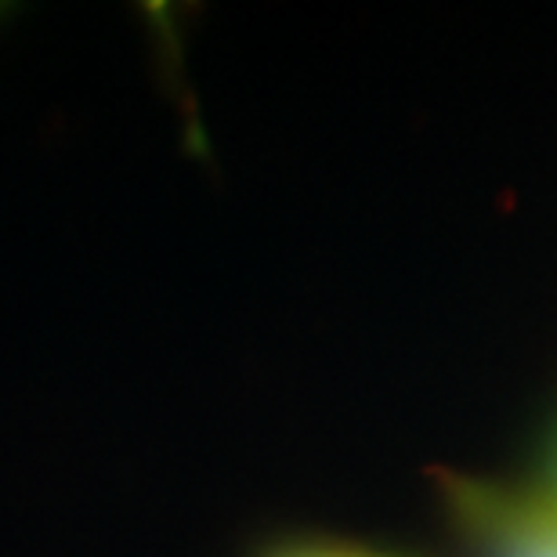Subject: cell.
I'll list each match as a JSON object with an SVG mask.
<instances>
[{
  "label": "cell",
  "mask_w": 557,
  "mask_h": 557,
  "mask_svg": "<svg viewBox=\"0 0 557 557\" xmlns=\"http://www.w3.org/2000/svg\"><path fill=\"white\" fill-rule=\"evenodd\" d=\"M449 515L478 557H557V504L543 488L445 474Z\"/></svg>",
  "instance_id": "1"
},
{
  "label": "cell",
  "mask_w": 557,
  "mask_h": 557,
  "mask_svg": "<svg viewBox=\"0 0 557 557\" xmlns=\"http://www.w3.org/2000/svg\"><path fill=\"white\" fill-rule=\"evenodd\" d=\"M261 557H398V554L355 547V543H333V540H283L264 547Z\"/></svg>",
  "instance_id": "2"
},
{
  "label": "cell",
  "mask_w": 557,
  "mask_h": 557,
  "mask_svg": "<svg viewBox=\"0 0 557 557\" xmlns=\"http://www.w3.org/2000/svg\"><path fill=\"white\" fill-rule=\"evenodd\" d=\"M540 488L557 504V434H554V442H550V449H547V460H543V482H540Z\"/></svg>",
  "instance_id": "3"
}]
</instances>
